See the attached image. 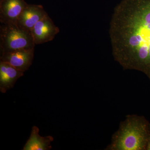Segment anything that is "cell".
<instances>
[{"label": "cell", "mask_w": 150, "mask_h": 150, "mask_svg": "<svg viewBox=\"0 0 150 150\" xmlns=\"http://www.w3.org/2000/svg\"><path fill=\"white\" fill-rule=\"evenodd\" d=\"M109 35L115 61L150 80V0H123L114 9Z\"/></svg>", "instance_id": "1"}, {"label": "cell", "mask_w": 150, "mask_h": 150, "mask_svg": "<svg viewBox=\"0 0 150 150\" xmlns=\"http://www.w3.org/2000/svg\"><path fill=\"white\" fill-rule=\"evenodd\" d=\"M150 137V123L143 116L130 115L112 135L108 150H146Z\"/></svg>", "instance_id": "2"}, {"label": "cell", "mask_w": 150, "mask_h": 150, "mask_svg": "<svg viewBox=\"0 0 150 150\" xmlns=\"http://www.w3.org/2000/svg\"><path fill=\"white\" fill-rule=\"evenodd\" d=\"M35 43L31 31L18 25L2 24L0 26L1 54L19 50L34 49Z\"/></svg>", "instance_id": "3"}, {"label": "cell", "mask_w": 150, "mask_h": 150, "mask_svg": "<svg viewBox=\"0 0 150 150\" xmlns=\"http://www.w3.org/2000/svg\"><path fill=\"white\" fill-rule=\"evenodd\" d=\"M59 31L48 14L38 22L31 30L35 45L52 41Z\"/></svg>", "instance_id": "4"}, {"label": "cell", "mask_w": 150, "mask_h": 150, "mask_svg": "<svg viewBox=\"0 0 150 150\" xmlns=\"http://www.w3.org/2000/svg\"><path fill=\"white\" fill-rule=\"evenodd\" d=\"M27 4L24 0H0L1 23L17 25L19 16Z\"/></svg>", "instance_id": "5"}, {"label": "cell", "mask_w": 150, "mask_h": 150, "mask_svg": "<svg viewBox=\"0 0 150 150\" xmlns=\"http://www.w3.org/2000/svg\"><path fill=\"white\" fill-rule=\"evenodd\" d=\"M34 49L19 50L1 54L0 59L21 71L25 72L32 65Z\"/></svg>", "instance_id": "6"}, {"label": "cell", "mask_w": 150, "mask_h": 150, "mask_svg": "<svg viewBox=\"0 0 150 150\" xmlns=\"http://www.w3.org/2000/svg\"><path fill=\"white\" fill-rule=\"evenodd\" d=\"M47 14L43 6L28 4L19 16L17 25L21 28L31 31L38 22Z\"/></svg>", "instance_id": "7"}, {"label": "cell", "mask_w": 150, "mask_h": 150, "mask_svg": "<svg viewBox=\"0 0 150 150\" xmlns=\"http://www.w3.org/2000/svg\"><path fill=\"white\" fill-rule=\"evenodd\" d=\"M24 72L6 62H0V91L5 93L13 88L17 81L23 76Z\"/></svg>", "instance_id": "8"}, {"label": "cell", "mask_w": 150, "mask_h": 150, "mask_svg": "<svg viewBox=\"0 0 150 150\" xmlns=\"http://www.w3.org/2000/svg\"><path fill=\"white\" fill-rule=\"evenodd\" d=\"M39 129L33 126L29 139L24 145L23 150H50L52 149L51 143L54 140L51 136L41 137L39 134Z\"/></svg>", "instance_id": "9"}, {"label": "cell", "mask_w": 150, "mask_h": 150, "mask_svg": "<svg viewBox=\"0 0 150 150\" xmlns=\"http://www.w3.org/2000/svg\"><path fill=\"white\" fill-rule=\"evenodd\" d=\"M146 150H150V137L148 142Z\"/></svg>", "instance_id": "10"}]
</instances>
